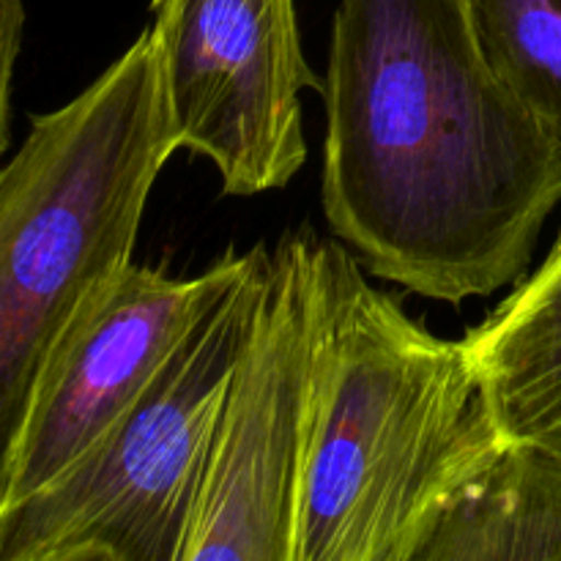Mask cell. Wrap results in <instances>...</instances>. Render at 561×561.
<instances>
[{
  "mask_svg": "<svg viewBox=\"0 0 561 561\" xmlns=\"http://www.w3.org/2000/svg\"><path fill=\"white\" fill-rule=\"evenodd\" d=\"M321 203L376 277L460 305L529 272L561 148L488 64L463 0H340Z\"/></svg>",
  "mask_w": 561,
  "mask_h": 561,
  "instance_id": "obj_1",
  "label": "cell"
},
{
  "mask_svg": "<svg viewBox=\"0 0 561 561\" xmlns=\"http://www.w3.org/2000/svg\"><path fill=\"white\" fill-rule=\"evenodd\" d=\"M321 343L294 561H420L504 438L463 340L436 337L316 239Z\"/></svg>",
  "mask_w": 561,
  "mask_h": 561,
  "instance_id": "obj_2",
  "label": "cell"
},
{
  "mask_svg": "<svg viewBox=\"0 0 561 561\" xmlns=\"http://www.w3.org/2000/svg\"><path fill=\"white\" fill-rule=\"evenodd\" d=\"M179 151L151 31L0 164V513L55 351L131 261L159 173Z\"/></svg>",
  "mask_w": 561,
  "mask_h": 561,
  "instance_id": "obj_3",
  "label": "cell"
},
{
  "mask_svg": "<svg viewBox=\"0 0 561 561\" xmlns=\"http://www.w3.org/2000/svg\"><path fill=\"white\" fill-rule=\"evenodd\" d=\"M268 250L208 307L140 398L31 496L0 513V561H184L225 387Z\"/></svg>",
  "mask_w": 561,
  "mask_h": 561,
  "instance_id": "obj_4",
  "label": "cell"
},
{
  "mask_svg": "<svg viewBox=\"0 0 561 561\" xmlns=\"http://www.w3.org/2000/svg\"><path fill=\"white\" fill-rule=\"evenodd\" d=\"M310 228L285 233L225 387L184 561H294L321 343Z\"/></svg>",
  "mask_w": 561,
  "mask_h": 561,
  "instance_id": "obj_5",
  "label": "cell"
},
{
  "mask_svg": "<svg viewBox=\"0 0 561 561\" xmlns=\"http://www.w3.org/2000/svg\"><path fill=\"white\" fill-rule=\"evenodd\" d=\"M153 47L179 148L208 159L225 195L285 190L307 162V64L296 0H151Z\"/></svg>",
  "mask_w": 561,
  "mask_h": 561,
  "instance_id": "obj_6",
  "label": "cell"
},
{
  "mask_svg": "<svg viewBox=\"0 0 561 561\" xmlns=\"http://www.w3.org/2000/svg\"><path fill=\"white\" fill-rule=\"evenodd\" d=\"M250 261L252 250H228L195 277L129 261L91 296L44 373L9 504L64 474L113 427Z\"/></svg>",
  "mask_w": 561,
  "mask_h": 561,
  "instance_id": "obj_7",
  "label": "cell"
},
{
  "mask_svg": "<svg viewBox=\"0 0 561 561\" xmlns=\"http://www.w3.org/2000/svg\"><path fill=\"white\" fill-rule=\"evenodd\" d=\"M463 345L499 436L561 455V233Z\"/></svg>",
  "mask_w": 561,
  "mask_h": 561,
  "instance_id": "obj_8",
  "label": "cell"
},
{
  "mask_svg": "<svg viewBox=\"0 0 561 561\" xmlns=\"http://www.w3.org/2000/svg\"><path fill=\"white\" fill-rule=\"evenodd\" d=\"M561 561V455L507 444L455 502L420 561Z\"/></svg>",
  "mask_w": 561,
  "mask_h": 561,
  "instance_id": "obj_9",
  "label": "cell"
},
{
  "mask_svg": "<svg viewBox=\"0 0 561 561\" xmlns=\"http://www.w3.org/2000/svg\"><path fill=\"white\" fill-rule=\"evenodd\" d=\"M488 64L561 148V0H463Z\"/></svg>",
  "mask_w": 561,
  "mask_h": 561,
  "instance_id": "obj_10",
  "label": "cell"
},
{
  "mask_svg": "<svg viewBox=\"0 0 561 561\" xmlns=\"http://www.w3.org/2000/svg\"><path fill=\"white\" fill-rule=\"evenodd\" d=\"M25 0H0V164L11 146V85L20 58Z\"/></svg>",
  "mask_w": 561,
  "mask_h": 561,
  "instance_id": "obj_11",
  "label": "cell"
}]
</instances>
